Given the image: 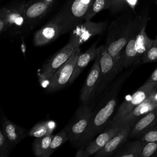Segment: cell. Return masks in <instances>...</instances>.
Here are the masks:
<instances>
[{"label": "cell", "instance_id": "6da1fadb", "mask_svg": "<svg viewBox=\"0 0 157 157\" xmlns=\"http://www.w3.org/2000/svg\"><path fill=\"white\" fill-rule=\"evenodd\" d=\"M136 66L126 71L117 80L113 81L102 95L101 101L96 108L93 109L89 125L83 134L78 148L84 149L86 145L96 136L101 132L105 128L113 115L117 105L119 91L129 77Z\"/></svg>", "mask_w": 157, "mask_h": 157}, {"label": "cell", "instance_id": "7a4b0ae2", "mask_svg": "<svg viewBox=\"0 0 157 157\" xmlns=\"http://www.w3.org/2000/svg\"><path fill=\"white\" fill-rule=\"evenodd\" d=\"M135 14L131 10H124L108 27L104 45L113 58L120 73L123 69L122 53L131 34Z\"/></svg>", "mask_w": 157, "mask_h": 157}, {"label": "cell", "instance_id": "3957f363", "mask_svg": "<svg viewBox=\"0 0 157 157\" xmlns=\"http://www.w3.org/2000/svg\"><path fill=\"white\" fill-rule=\"evenodd\" d=\"M94 0H67L62 8L52 18L61 34H64L85 21L86 14Z\"/></svg>", "mask_w": 157, "mask_h": 157}, {"label": "cell", "instance_id": "277c9868", "mask_svg": "<svg viewBox=\"0 0 157 157\" xmlns=\"http://www.w3.org/2000/svg\"><path fill=\"white\" fill-rule=\"evenodd\" d=\"M94 104L95 101L81 102L72 118L65 126L68 140L75 148H78L89 125Z\"/></svg>", "mask_w": 157, "mask_h": 157}, {"label": "cell", "instance_id": "5b68a950", "mask_svg": "<svg viewBox=\"0 0 157 157\" xmlns=\"http://www.w3.org/2000/svg\"><path fill=\"white\" fill-rule=\"evenodd\" d=\"M98 49L97 57L100 66V74L98 83L94 93L93 101H96L104 93L114 81L116 76L120 74L113 58L105 45H101Z\"/></svg>", "mask_w": 157, "mask_h": 157}, {"label": "cell", "instance_id": "8992f818", "mask_svg": "<svg viewBox=\"0 0 157 157\" xmlns=\"http://www.w3.org/2000/svg\"><path fill=\"white\" fill-rule=\"evenodd\" d=\"M80 48L76 43L68 41L67 44L59 51L50 56L38 71V78L41 85L45 88L53 74L71 56L74 52Z\"/></svg>", "mask_w": 157, "mask_h": 157}, {"label": "cell", "instance_id": "52a82bcc", "mask_svg": "<svg viewBox=\"0 0 157 157\" xmlns=\"http://www.w3.org/2000/svg\"><path fill=\"white\" fill-rule=\"evenodd\" d=\"M25 4L24 0H15L1 9L0 15L7 22L9 34L21 35L29 31L25 15Z\"/></svg>", "mask_w": 157, "mask_h": 157}, {"label": "cell", "instance_id": "ba28073f", "mask_svg": "<svg viewBox=\"0 0 157 157\" xmlns=\"http://www.w3.org/2000/svg\"><path fill=\"white\" fill-rule=\"evenodd\" d=\"M80 53V48H78L53 74L48 80L47 86L45 88V90L47 93L58 91L69 83Z\"/></svg>", "mask_w": 157, "mask_h": 157}, {"label": "cell", "instance_id": "9c48e42d", "mask_svg": "<svg viewBox=\"0 0 157 157\" xmlns=\"http://www.w3.org/2000/svg\"><path fill=\"white\" fill-rule=\"evenodd\" d=\"M107 27V21L101 22L84 21L71 31L69 41L75 42L80 46L94 36L102 34Z\"/></svg>", "mask_w": 157, "mask_h": 157}, {"label": "cell", "instance_id": "30bf717a", "mask_svg": "<svg viewBox=\"0 0 157 157\" xmlns=\"http://www.w3.org/2000/svg\"><path fill=\"white\" fill-rule=\"evenodd\" d=\"M156 90L157 82L144 83L136 92L133 93L129 99L124 100L121 104L112 120L115 121L128 113Z\"/></svg>", "mask_w": 157, "mask_h": 157}, {"label": "cell", "instance_id": "8fae6325", "mask_svg": "<svg viewBox=\"0 0 157 157\" xmlns=\"http://www.w3.org/2000/svg\"><path fill=\"white\" fill-rule=\"evenodd\" d=\"M150 6L147 5L137 13H136L139 20V26L136 39V50L137 59L139 64H140L141 57L150 48L154 39H150L147 34L145 29L149 20Z\"/></svg>", "mask_w": 157, "mask_h": 157}, {"label": "cell", "instance_id": "7c38bea8", "mask_svg": "<svg viewBox=\"0 0 157 157\" xmlns=\"http://www.w3.org/2000/svg\"><path fill=\"white\" fill-rule=\"evenodd\" d=\"M55 0H29L26 2L25 15L29 31L45 17L52 7Z\"/></svg>", "mask_w": 157, "mask_h": 157}, {"label": "cell", "instance_id": "4fadbf2b", "mask_svg": "<svg viewBox=\"0 0 157 157\" xmlns=\"http://www.w3.org/2000/svg\"><path fill=\"white\" fill-rule=\"evenodd\" d=\"M157 107V90L132 110L113 121L120 126H133L139 119Z\"/></svg>", "mask_w": 157, "mask_h": 157}, {"label": "cell", "instance_id": "5bb4252c", "mask_svg": "<svg viewBox=\"0 0 157 157\" xmlns=\"http://www.w3.org/2000/svg\"><path fill=\"white\" fill-rule=\"evenodd\" d=\"M123 126L116 124L111 119L105 129L92 139L85 147L84 150L87 157L93 155L98 150L101 149L120 130Z\"/></svg>", "mask_w": 157, "mask_h": 157}, {"label": "cell", "instance_id": "9a60e30c", "mask_svg": "<svg viewBox=\"0 0 157 157\" xmlns=\"http://www.w3.org/2000/svg\"><path fill=\"white\" fill-rule=\"evenodd\" d=\"M99 74L100 66L98 58L96 57L82 87L80 93L81 102L86 103L90 101H93V95L98 83Z\"/></svg>", "mask_w": 157, "mask_h": 157}, {"label": "cell", "instance_id": "2e32d148", "mask_svg": "<svg viewBox=\"0 0 157 157\" xmlns=\"http://www.w3.org/2000/svg\"><path fill=\"white\" fill-rule=\"evenodd\" d=\"M132 126L124 125L116 135L112 138L101 149L95 153V157H105L113 155L129 139Z\"/></svg>", "mask_w": 157, "mask_h": 157}, {"label": "cell", "instance_id": "e0dca14e", "mask_svg": "<svg viewBox=\"0 0 157 157\" xmlns=\"http://www.w3.org/2000/svg\"><path fill=\"white\" fill-rule=\"evenodd\" d=\"M60 35L58 26L50 20L34 33L33 44L36 47L43 46L55 40Z\"/></svg>", "mask_w": 157, "mask_h": 157}, {"label": "cell", "instance_id": "ac0fdd59", "mask_svg": "<svg viewBox=\"0 0 157 157\" xmlns=\"http://www.w3.org/2000/svg\"><path fill=\"white\" fill-rule=\"evenodd\" d=\"M157 123V107L139 119L132 127L129 139H140L151 126Z\"/></svg>", "mask_w": 157, "mask_h": 157}, {"label": "cell", "instance_id": "d6986e66", "mask_svg": "<svg viewBox=\"0 0 157 157\" xmlns=\"http://www.w3.org/2000/svg\"><path fill=\"white\" fill-rule=\"evenodd\" d=\"M98 42L93 44L84 53H80L77 60L73 73L70 78L69 84L72 83L85 69L86 66L93 60H94L98 55V49L96 47Z\"/></svg>", "mask_w": 157, "mask_h": 157}, {"label": "cell", "instance_id": "ffe728a7", "mask_svg": "<svg viewBox=\"0 0 157 157\" xmlns=\"http://www.w3.org/2000/svg\"><path fill=\"white\" fill-rule=\"evenodd\" d=\"M1 129L4 131L6 137L13 148L25 139L26 135H28L23 127L7 119L2 121Z\"/></svg>", "mask_w": 157, "mask_h": 157}, {"label": "cell", "instance_id": "44dd1931", "mask_svg": "<svg viewBox=\"0 0 157 157\" xmlns=\"http://www.w3.org/2000/svg\"><path fill=\"white\" fill-rule=\"evenodd\" d=\"M145 142L140 139L128 140L113 154L116 157H140Z\"/></svg>", "mask_w": 157, "mask_h": 157}, {"label": "cell", "instance_id": "7402d4cb", "mask_svg": "<svg viewBox=\"0 0 157 157\" xmlns=\"http://www.w3.org/2000/svg\"><path fill=\"white\" fill-rule=\"evenodd\" d=\"M56 128L55 121L53 120L41 121L34 124L27 132L32 137H40L52 134Z\"/></svg>", "mask_w": 157, "mask_h": 157}, {"label": "cell", "instance_id": "603a6c76", "mask_svg": "<svg viewBox=\"0 0 157 157\" xmlns=\"http://www.w3.org/2000/svg\"><path fill=\"white\" fill-rule=\"evenodd\" d=\"M67 140H68L67 134L66 129L64 127L59 132H58L53 136L49 147L42 155V157L50 156L59 147H60Z\"/></svg>", "mask_w": 157, "mask_h": 157}, {"label": "cell", "instance_id": "cb8c5ba5", "mask_svg": "<svg viewBox=\"0 0 157 157\" xmlns=\"http://www.w3.org/2000/svg\"><path fill=\"white\" fill-rule=\"evenodd\" d=\"M53 136L54 135L52 134L43 137H36L32 145V149L34 155L37 157H42L49 147Z\"/></svg>", "mask_w": 157, "mask_h": 157}, {"label": "cell", "instance_id": "d4e9b609", "mask_svg": "<svg viewBox=\"0 0 157 157\" xmlns=\"http://www.w3.org/2000/svg\"><path fill=\"white\" fill-rule=\"evenodd\" d=\"M112 0H94L86 14L85 21L90 20L95 15L104 9H110Z\"/></svg>", "mask_w": 157, "mask_h": 157}, {"label": "cell", "instance_id": "484cf974", "mask_svg": "<svg viewBox=\"0 0 157 157\" xmlns=\"http://www.w3.org/2000/svg\"><path fill=\"white\" fill-rule=\"evenodd\" d=\"M157 62V36L150 48L141 57L140 64Z\"/></svg>", "mask_w": 157, "mask_h": 157}, {"label": "cell", "instance_id": "4316f807", "mask_svg": "<svg viewBox=\"0 0 157 157\" xmlns=\"http://www.w3.org/2000/svg\"><path fill=\"white\" fill-rule=\"evenodd\" d=\"M13 148L2 129L0 130V157H8Z\"/></svg>", "mask_w": 157, "mask_h": 157}, {"label": "cell", "instance_id": "83f0119b", "mask_svg": "<svg viewBox=\"0 0 157 157\" xmlns=\"http://www.w3.org/2000/svg\"><path fill=\"white\" fill-rule=\"evenodd\" d=\"M157 155V141L145 142L140 157H150Z\"/></svg>", "mask_w": 157, "mask_h": 157}, {"label": "cell", "instance_id": "f1b7e54d", "mask_svg": "<svg viewBox=\"0 0 157 157\" xmlns=\"http://www.w3.org/2000/svg\"><path fill=\"white\" fill-rule=\"evenodd\" d=\"M145 142L157 141V123L148 129L140 138Z\"/></svg>", "mask_w": 157, "mask_h": 157}, {"label": "cell", "instance_id": "f546056e", "mask_svg": "<svg viewBox=\"0 0 157 157\" xmlns=\"http://www.w3.org/2000/svg\"><path fill=\"white\" fill-rule=\"evenodd\" d=\"M125 1L126 0H112L111 6L109 9L110 12L112 13H117L124 11Z\"/></svg>", "mask_w": 157, "mask_h": 157}, {"label": "cell", "instance_id": "4dcf8cb0", "mask_svg": "<svg viewBox=\"0 0 157 157\" xmlns=\"http://www.w3.org/2000/svg\"><path fill=\"white\" fill-rule=\"evenodd\" d=\"M143 1H146V0H126L125 4H124V11L126 10H131L136 13L135 12L136 7L139 4V2H141Z\"/></svg>", "mask_w": 157, "mask_h": 157}, {"label": "cell", "instance_id": "1f68e13d", "mask_svg": "<svg viewBox=\"0 0 157 157\" xmlns=\"http://www.w3.org/2000/svg\"><path fill=\"white\" fill-rule=\"evenodd\" d=\"M8 26L5 18L0 15V34H2L4 33H7Z\"/></svg>", "mask_w": 157, "mask_h": 157}, {"label": "cell", "instance_id": "d6a6232c", "mask_svg": "<svg viewBox=\"0 0 157 157\" xmlns=\"http://www.w3.org/2000/svg\"><path fill=\"white\" fill-rule=\"evenodd\" d=\"M21 45H20V48L21 53H23L25 59H26V43L25 40V38L23 34H21Z\"/></svg>", "mask_w": 157, "mask_h": 157}, {"label": "cell", "instance_id": "836d02e7", "mask_svg": "<svg viewBox=\"0 0 157 157\" xmlns=\"http://www.w3.org/2000/svg\"><path fill=\"white\" fill-rule=\"evenodd\" d=\"M152 82H157V66L151 73L150 76L147 78V80L145 82V83Z\"/></svg>", "mask_w": 157, "mask_h": 157}, {"label": "cell", "instance_id": "e575fe53", "mask_svg": "<svg viewBox=\"0 0 157 157\" xmlns=\"http://www.w3.org/2000/svg\"><path fill=\"white\" fill-rule=\"evenodd\" d=\"M155 3H156V4L157 6V0H155Z\"/></svg>", "mask_w": 157, "mask_h": 157}]
</instances>
